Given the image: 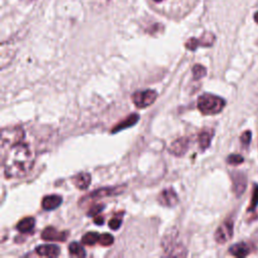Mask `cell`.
<instances>
[{
    "label": "cell",
    "mask_w": 258,
    "mask_h": 258,
    "mask_svg": "<svg viewBox=\"0 0 258 258\" xmlns=\"http://www.w3.org/2000/svg\"><path fill=\"white\" fill-rule=\"evenodd\" d=\"M35 152L32 146L18 143L3 155V165L7 179L23 178L27 176L35 163Z\"/></svg>",
    "instance_id": "obj_1"
},
{
    "label": "cell",
    "mask_w": 258,
    "mask_h": 258,
    "mask_svg": "<svg viewBox=\"0 0 258 258\" xmlns=\"http://www.w3.org/2000/svg\"><path fill=\"white\" fill-rule=\"evenodd\" d=\"M226 105V102L221 97L213 94H203L198 99V109L204 115H215L220 113Z\"/></svg>",
    "instance_id": "obj_2"
},
{
    "label": "cell",
    "mask_w": 258,
    "mask_h": 258,
    "mask_svg": "<svg viewBox=\"0 0 258 258\" xmlns=\"http://www.w3.org/2000/svg\"><path fill=\"white\" fill-rule=\"evenodd\" d=\"M174 230L169 231V233H166L165 236L162 239L161 245L168 256H179L183 257L187 255V249L184 246V244L179 239V233L177 231L173 232Z\"/></svg>",
    "instance_id": "obj_3"
},
{
    "label": "cell",
    "mask_w": 258,
    "mask_h": 258,
    "mask_svg": "<svg viewBox=\"0 0 258 258\" xmlns=\"http://www.w3.org/2000/svg\"><path fill=\"white\" fill-rule=\"evenodd\" d=\"M25 137V131L22 127H10L3 129L2 132V153L3 155L13 146L22 142Z\"/></svg>",
    "instance_id": "obj_4"
},
{
    "label": "cell",
    "mask_w": 258,
    "mask_h": 258,
    "mask_svg": "<svg viewBox=\"0 0 258 258\" xmlns=\"http://www.w3.org/2000/svg\"><path fill=\"white\" fill-rule=\"evenodd\" d=\"M157 98V93L153 90H144V91H138L135 92L132 95V102L134 105L139 108L143 109L146 107H149L151 104L154 103V101Z\"/></svg>",
    "instance_id": "obj_5"
},
{
    "label": "cell",
    "mask_w": 258,
    "mask_h": 258,
    "mask_svg": "<svg viewBox=\"0 0 258 258\" xmlns=\"http://www.w3.org/2000/svg\"><path fill=\"white\" fill-rule=\"evenodd\" d=\"M234 224L232 220H226L215 232V240L218 244H225L233 237Z\"/></svg>",
    "instance_id": "obj_6"
},
{
    "label": "cell",
    "mask_w": 258,
    "mask_h": 258,
    "mask_svg": "<svg viewBox=\"0 0 258 258\" xmlns=\"http://www.w3.org/2000/svg\"><path fill=\"white\" fill-rule=\"evenodd\" d=\"M214 42L215 36L212 33H205L200 39H190L185 46L190 51H196L199 47H211Z\"/></svg>",
    "instance_id": "obj_7"
},
{
    "label": "cell",
    "mask_w": 258,
    "mask_h": 258,
    "mask_svg": "<svg viewBox=\"0 0 258 258\" xmlns=\"http://www.w3.org/2000/svg\"><path fill=\"white\" fill-rule=\"evenodd\" d=\"M123 191H124V187H114V188L100 189V190L92 192L87 197H85L82 200V202L84 203L85 201H89V200H98V199H101V198H104V197H111V196L120 195Z\"/></svg>",
    "instance_id": "obj_8"
},
{
    "label": "cell",
    "mask_w": 258,
    "mask_h": 258,
    "mask_svg": "<svg viewBox=\"0 0 258 258\" xmlns=\"http://www.w3.org/2000/svg\"><path fill=\"white\" fill-rule=\"evenodd\" d=\"M232 184H233V192L236 197H240L244 194L247 188V178L241 173V171H234L231 174Z\"/></svg>",
    "instance_id": "obj_9"
},
{
    "label": "cell",
    "mask_w": 258,
    "mask_h": 258,
    "mask_svg": "<svg viewBox=\"0 0 258 258\" xmlns=\"http://www.w3.org/2000/svg\"><path fill=\"white\" fill-rule=\"evenodd\" d=\"M158 203L167 208L175 207L179 203V197L177 193L173 189H166L163 190L159 195H158Z\"/></svg>",
    "instance_id": "obj_10"
},
{
    "label": "cell",
    "mask_w": 258,
    "mask_h": 258,
    "mask_svg": "<svg viewBox=\"0 0 258 258\" xmlns=\"http://www.w3.org/2000/svg\"><path fill=\"white\" fill-rule=\"evenodd\" d=\"M190 148V139L187 137H181L176 139L169 145L168 151L176 156H183Z\"/></svg>",
    "instance_id": "obj_11"
},
{
    "label": "cell",
    "mask_w": 258,
    "mask_h": 258,
    "mask_svg": "<svg viewBox=\"0 0 258 258\" xmlns=\"http://www.w3.org/2000/svg\"><path fill=\"white\" fill-rule=\"evenodd\" d=\"M69 237V232L59 231L54 227L46 228L42 233V238L46 241H60L64 242Z\"/></svg>",
    "instance_id": "obj_12"
},
{
    "label": "cell",
    "mask_w": 258,
    "mask_h": 258,
    "mask_svg": "<svg viewBox=\"0 0 258 258\" xmlns=\"http://www.w3.org/2000/svg\"><path fill=\"white\" fill-rule=\"evenodd\" d=\"M36 252L40 256H45V257H57L60 255V247L55 245V244H44L40 245L36 248Z\"/></svg>",
    "instance_id": "obj_13"
},
{
    "label": "cell",
    "mask_w": 258,
    "mask_h": 258,
    "mask_svg": "<svg viewBox=\"0 0 258 258\" xmlns=\"http://www.w3.org/2000/svg\"><path fill=\"white\" fill-rule=\"evenodd\" d=\"M251 251H252L251 247L245 242H240V243L234 244L229 248V253L238 258L246 257L247 255H249L251 253Z\"/></svg>",
    "instance_id": "obj_14"
},
{
    "label": "cell",
    "mask_w": 258,
    "mask_h": 258,
    "mask_svg": "<svg viewBox=\"0 0 258 258\" xmlns=\"http://www.w3.org/2000/svg\"><path fill=\"white\" fill-rule=\"evenodd\" d=\"M62 202H63V199L61 196H58V195L47 196L43 199L42 207L46 211H53V210L57 209L58 207H60Z\"/></svg>",
    "instance_id": "obj_15"
},
{
    "label": "cell",
    "mask_w": 258,
    "mask_h": 258,
    "mask_svg": "<svg viewBox=\"0 0 258 258\" xmlns=\"http://www.w3.org/2000/svg\"><path fill=\"white\" fill-rule=\"evenodd\" d=\"M73 183L79 190H87L91 184V176L88 173H81L73 178Z\"/></svg>",
    "instance_id": "obj_16"
},
{
    "label": "cell",
    "mask_w": 258,
    "mask_h": 258,
    "mask_svg": "<svg viewBox=\"0 0 258 258\" xmlns=\"http://www.w3.org/2000/svg\"><path fill=\"white\" fill-rule=\"evenodd\" d=\"M139 119V116L137 114H131L130 116H128L127 118H125L124 120H122L120 123H118L113 129H112V133H117L123 129H126L128 127H131L133 125H135L137 123Z\"/></svg>",
    "instance_id": "obj_17"
},
{
    "label": "cell",
    "mask_w": 258,
    "mask_h": 258,
    "mask_svg": "<svg viewBox=\"0 0 258 258\" xmlns=\"http://www.w3.org/2000/svg\"><path fill=\"white\" fill-rule=\"evenodd\" d=\"M36 226V220L34 217H27L24 218L23 220H21L19 222V224L17 225V229L24 234L27 233H31L32 231H34Z\"/></svg>",
    "instance_id": "obj_18"
},
{
    "label": "cell",
    "mask_w": 258,
    "mask_h": 258,
    "mask_svg": "<svg viewBox=\"0 0 258 258\" xmlns=\"http://www.w3.org/2000/svg\"><path fill=\"white\" fill-rule=\"evenodd\" d=\"M212 136H213V131L204 130V131L200 132V134L198 136V141H199V145L202 150H206L210 146Z\"/></svg>",
    "instance_id": "obj_19"
},
{
    "label": "cell",
    "mask_w": 258,
    "mask_h": 258,
    "mask_svg": "<svg viewBox=\"0 0 258 258\" xmlns=\"http://www.w3.org/2000/svg\"><path fill=\"white\" fill-rule=\"evenodd\" d=\"M99 239H100V234L96 233V232H89L86 233L83 238H82V243L85 245L88 246H93L97 243H99Z\"/></svg>",
    "instance_id": "obj_20"
},
{
    "label": "cell",
    "mask_w": 258,
    "mask_h": 258,
    "mask_svg": "<svg viewBox=\"0 0 258 258\" xmlns=\"http://www.w3.org/2000/svg\"><path fill=\"white\" fill-rule=\"evenodd\" d=\"M69 252L73 256H78V257L86 256V252H85L83 246L78 242H73L69 245Z\"/></svg>",
    "instance_id": "obj_21"
},
{
    "label": "cell",
    "mask_w": 258,
    "mask_h": 258,
    "mask_svg": "<svg viewBox=\"0 0 258 258\" xmlns=\"http://www.w3.org/2000/svg\"><path fill=\"white\" fill-rule=\"evenodd\" d=\"M258 206V184H255L252 191V197L250 201V206L248 207V212H253Z\"/></svg>",
    "instance_id": "obj_22"
},
{
    "label": "cell",
    "mask_w": 258,
    "mask_h": 258,
    "mask_svg": "<svg viewBox=\"0 0 258 258\" xmlns=\"http://www.w3.org/2000/svg\"><path fill=\"white\" fill-rule=\"evenodd\" d=\"M206 75H207V69L204 66H202L200 64H197V65L194 66V68H193V76H194L195 80L202 79Z\"/></svg>",
    "instance_id": "obj_23"
},
{
    "label": "cell",
    "mask_w": 258,
    "mask_h": 258,
    "mask_svg": "<svg viewBox=\"0 0 258 258\" xmlns=\"http://www.w3.org/2000/svg\"><path fill=\"white\" fill-rule=\"evenodd\" d=\"M226 161L230 165H239L244 162V157L240 154H230L227 157Z\"/></svg>",
    "instance_id": "obj_24"
},
{
    "label": "cell",
    "mask_w": 258,
    "mask_h": 258,
    "mask_svg": "<svg viewBox=\"0 0 258 258\" xmlns=\"http://www.w3.org/2000/svg\"><path fill=\"white\" fill-rule=\"evenodd\" d=\"M114 242V237L108 233L105 234H100V239H99V244L102 246H110Z\"/></svg>",
    "instance_id": "obj_25"
},
{
    "label": "cell",
    "mask_w": 258,
    "mask_h": 258,
    "mask_svg": "<svg viewBox=\"0 0 258 258\" xmlns=\"http://www.w3.org/2000/svg\"><path fill=\"white\" fill-rule=\"evenodd\" d=\"M122 223V218H121V214H118L117 216H114L110 221H109V227L112 230H118L121 226Z\"/></svg>",
    "instance_id": "obj_26"
},
{
    "label": "cell",
    "mask_w": 258,
    "mask_h": 258,
    "mask_svg": "<svg viewBox=\"0 0 258 258\" xmlns=\"http://www.w3.org/2000/svg\"><path fill=\"white\" fill-rule=\"evenodd\" d=\"M251 138H252V133L250 130H246L244 131L241 136H240V141L241 143L244 145V146H248L250 141H251Z\"/></svg>",
    "instance_id": "obj_27"
},
{
    "label": "cell",
    "mask_w": 258,
    "mask_h": 258,
    "mask_svg": "<svg viewBox=\"0 0 258 258\" xmlns=\"http://www.w3.org/2000/svg\"><path fill=\"white\" fill-rule=\"evenodd\" d=\"M103 208H104L103 205H94L93 207L90 208V210L88 211L87 215H88V216H91V217H95V216H97V215L103 210Z\"/></svg>",
    "instance_id": "obj_28"
},
{
    "label": "cell",
    "mask_w": 258,
    "mask_h": 258,
    "mask_svg": "<svg viewBox=\"0 0 258 258\" xmlns=\"http://www.w3.org/2000/svg\"><path fill=\"white\" fill-rule=\"evenodd\" d=\"M94 223L97 224V225H102V224L104 223L103 217H101V216H95V218H94Z\"/></svg>",
    "instance_id": "obj_29"
},
{
    "label": "cell",
    "mask_w": 258,
    "mask_h": 258,
    "mask_svg": "<svg viewBox=\"0 0 258 258\" xmlns=\"http://www.w3.org/2000/svg\"><path fill=\"white\" fill-rule=\"evenodd\" d=\"M254 21H255L256 24H258V12L254 15Z\"/></svg>",
    "instance_id": "obj_30"
},
{
    "label": "cell",
    "mask_w": 258,
    "mask_h": 258,
    "mask_svg": "<svg viewBox=\"0 0 258 258\" xmlns=\"http://www.w3.org/2000/svg\"><path fill=\"white\" fill-rule=\"evenodd\" d=\"M154 3H161V2H163V0H153Z\"/></svg>",
    "instance_id": "obj_31"
}]
</instances>
